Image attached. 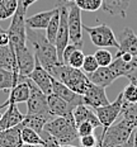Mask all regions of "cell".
Returning <instances> with one entry per match:
<instances>
[{"instance_id": "1", "label": "cell", "mask_w": 137, "mask_h": 147, "mask_svg": "<svg viewBox=\"0 0 137 147\" xmlns=\"http://www.w3.org/2000/svg\"><path fill=\"white\" fill-rule=\"evenodd\" d=\"M27 41L30 42L33 47L34 57L39 61L46 70H51L53 66L61 63L57 56V50L46 37V33L39 29H27Z\"/></svg>"}, {"instance_id": "2", "label": "cell", "mask_w": 137, "mask_h": 147, "mask_svg": "<svg viewBox=\"0 0 137 147\" xmlns=\"http://www.w3.org/2000/svg\"><path fill=\"white\" fill-rule=\"evenodd\" d=\"M48 72L52 78L61 81L80 95H84L88 89L90 88V85L93 84L83 70L75 69V67L65 65V63H59V65L53 66L51 70H48Z\"/></svg>"}, {"instance_id": "3", "label": "cell", "mask_w": 137, "mask_h": 147, "mask_svg": "<svg viewBox=\"0 0 137 147\" xmlns=\"http://www.w3.org/2000/svg\"><path fill=\"white\" fill-rule=\"evenodd\" d=\"M43 129H46L50 134L60 142V145H71L79 138L78 128L74 115L71 117H53L47 124L45 125Z\"/></svg>"}, {"instance_id": "4", "label": "cell", "mask_w": 137, "mask_h": 147, "mask_svg": "<svg viewBox=\"0 0 137 147\" xmlns=\"http://www.w3.org/2000/svg\"><path fill=\"white\" fill-rule=\"evenodd\" d=\"M26 11L27 9L23 7V4L19 1L17 10L11 18V23L7 29L10 42V46L13 50H18L27 46V24H26Z\"/></svg>"}, {"instance_id": "5", "label": "cell", "mask_w": 137, "mask_h": 147, "mask_svg": "<svg viewBox=\"0 0 137 147\" xmlns=\"http://www.w3.org/2000/svg\"><path fill=\"white\" fill-rule=\"evenodd\" d=\"M133 131H135V128L130 125L124 119L121 118L117 123L114 122L108 128H103L100 136H102L103 143L107 147H114L126 142L132 136Z\"/></svg>"}, {"instance_id": "6", "label": "cell", "mask_w": 137, "mask_h": 147, "mask_svg": "<svg viewBox=\"0 0 137 147\" xmlns=\"http://www.w3.org/2000/svg\"><path fill=\"white\" fill-rule=\"evenodd\" d=\"M83 29L86 30V33L90 37L91 43L95 47L99 48L114 47L117 50L119 48V43H118L114 32L107 24H99V26H94V27L83 24Z\"/></svg>"}, {"instance_id": "7", "label": "cell", "mask_w": 137, "mask_h": 147, "mask_svg": "<svg viewBox=\"0 0 137 147\" xmlns=\"http://www.w3.org/2000/svg\"><path fill=\"white\" fill-rule=\"evenodd\" d=\"M57 7L60 9V24H59V30H57V34H56V41H55V47L57 50L59 61L62 63V52L70 42L69 23H67L69 7H67V3H63L62 0H59V5Z\"/></svg>"}, {"instance_id": "8", "label": "cell", "mask_w": 137, "mask_h": 147, "mask_svg": "<svg viewBox=\"0 0 137 147\" xmlns=\"http://www.w3.org/2000/svg\"><path fill=\"white\" fill-rule=\"evenodd\" d=\"M29 86V96L27 100V114L36 113H51L47 104V95L29 78H26Z\"/></svg>"}, {"instance_id": "9", "label": "cell", "mask_w": 137, "mask_h": 147, "mask_svg": "<svg viewBox=\"0 0 137 147\" xmlns=\"http://www.w3.org/2000/svg\"><path fill=\"white\" fill-rule=\"evenodd\" d=\"M69 7V36L70 42L76 45L79 48L83 47V22H81V10L76 7L75 3H67Z\"/></svg>"}, {"instance_id": "10", "label": "cell", "mask_w": 137, "mask_h": 147, "mask_svg": "<svg viewBox=\"0 0 137 147\" xmlns=\"http://www.w3.org/2000/svg\"><path fill=\"white\" fill-rule=\"evenodd\" d=\"M122 105H123V96H122V93H119L113 103H109L95 109V114L103 128H108L117 121V118L121 115Z\"/></svg>"}, {"instance_id": "11", "label": "cell", "mask_w": 137, "mask_h": 147, "mask_svg": "<svg viewBox=\"0 0 137 147\" xmlns=\"http://www.w3.org/2000/svg\"><path fill=\"white\" fill-rule=\"evenodd\" d=\"M15 53V60H17V67H18V74H19V81H23L28 75L33 71L36 65V57L34 53L29 50L27 46L22 48L14 50Z\"/></svg>"}, {"instance_id": "12", "label": "cell", "mask_w": 137, "mask_h": 147, "mask_svg": "<svg viewBox=\"0 0 137 147\" xmlns=\"http://www.w3.org/2000/svg\"><path fill=\"white\" fill-rule=\"evenodd\" d=\"M28 78L43 91L46 95L52 94V76L39 63V61L37 59H36L34 69H33V71L28 75Z\"/></svg>"}, {"instance_id": "13", "label": "cell", "mask_w": 137, "mask_h": 147, "mask_svg": "<svg viewBox=\"0 0 137 147\" xmlns=\"http://www.w3.org/2000/svg\"><path fill=\"white\" fill-rule=\"evenodd\" d=\"M52 94L60 96L61 99H63L67 104H70L74 109L78 105H80V104H84L83 95L75 93L74 90H71L69 86H66V85L62 84L61 81L56 80L55 78H52Z\"/></svg>"}, {"instance_id": "14", "label": "cell", "mask_w": 137, "mask_h": 147, "mask_svg": "<svg viewBox=\"0 0 137 147\" xmlns=\"http://www.w3.org/2000/svg\"><path fill=\"white\" fill-rule=\"evenodd\" d=\"M83 102L85 105L90 107L93 109H97L99 107L109 104V100L105 94V88L91 84L90 88L86 90V93L83 95Z\"/></svg>"}, {"instance_id": "15", "label": "cell", "mask_w": 137, "mask_h": 147, "mask_svg": "<svg viewBox=\"0 0 137 147\" xmlns=\"http://www.w3.org/2000/svg\"><path fill=\"white\" fill-rule=\"evenodd\" d=\"M29 96V86L28 82L24 79L23 81H19L15 86H13L9 90L8 99L3 104H0V110L7 108L10 104H18V103H26Z\"/></svg>"}, {"instance_id": "16", "label": "cell", "mask_w": 137, "mask_h": 147, "mask_svg": "<svg viewBox=\"0 0 137 147\" xmlns=\"http://www.w3.org/2000/svg\"><path fill=\"white\" fill-rule=\"evenodd\" d=\"M47 104L53 117H71L72 112H74V108L70 104H67L63 99H61L60 96L55 95V94L47 95Z\"/></svg>"}, {"instance_id": "17", "label": "cell", "mask_w": 137, "mask_h": 147, "mask_svg": "<svg viewBox=\"0 0 137 147\" xmlns=\"http://www.w3.org/2000/svg\"><path fill=\"white\" fill-rule=\"evenodd\" d=\"M86 75L93 84L99 85V86H103V88L112 85L115 79H118L115 76V74L113 72V70L109 66H99L94 72L86 74Z\"/></svg>"}, {"instance_id": "18", "label": "cell", "mask_w": 137, "mask_h": 147, "mask_svg": "<svg viewBox=\"0 0 137 147\" xmlns=\"http://www.w3.org/2000/svg\"><path fill=\"white\" fill-rule=\"evenodd\" d=\"M117 41L119 43L118 51L128 52L133 56H137V34L130 27H126L118 34Z\"/></svg>"}, {"instance_id": "19", "label": "cell", "mask_w": 137, "mask_h": 147, "mask_svg": "<svg viewBox=\"0 0 137 147\" xmlns=\"http://www.w3.org/2000/svg\"><path fill=\"white\" fill-rule=\"evenodd\" d=\"M23 119H24V115L18 109L17 104H10V105L7 107V110L1 115V119H0V131L15 127V125L22 123Z\"/></svg>"}, {"instance_id": "20", "label": "cell", "mask_w": 137, "mask_h": 147, "mask_svg": "<svg viewBox=\"0 0 137 147\" xmlns=\"http://www.w3.org/2000/svg\"><path fill=\"white\" fill-rule=\"evenodd\" d=\"M20 128L22 124L8 129L0 131V147H22L23 141L20 136Z\"/></svg>"}, {"instance_id": "21", "label": "cell", "mask_w": 137, "mask_h": 147, "mask_svg": "<svg viewBox=\"0 0 137 147\" xmlns=\"http://www.w3.org/2000/svg\"><path fill=\"white\" fill-rule=\"evenodd\" d=\"M0 67L11 71L15 78L18 79V82H19V74H18L15 53H14V50L9 45L0 46Z\"/></svg>"}, {"instance_id": "22", "label": "cell", "mask_w": 137, "mask_h": 147, "mask_svg": "<svg viewBox=\"0 0 137 147\" xmlns=\"http://www.w3.org/2000/svg\"><path fill=\"white\" fill-rule=\"evenodd\" d=\"M57 9H59V7H56L55 9H51V10L41 11V13H37V14L32 15V17L27 18V19H26L27 28L46 30L48 23H50V20H51V18H52L53 14L57 11Z\"/></svg>"}, {"instance_id": "23", "label": "cell", "mask_w": 137, "mask_h": 147, "mask_svg": "<svg viewBox=\"0 0 137 147\" xmlns=\"http://www.w3.org/2000/svg\"><path fill=\"white\" fill-rule=\"evenodd\" d=\"M53 118V115L51 113H36V114H26L24 119L22 122V125L24 127H29L32 129H34L36 132L41 133L43 131L45 125L47 124V122H50Z\"/></svg>"}, {"instance_id": "24", "label": "cell", "mask_w": 137, "mask_h": 147, "mask_svg": "<svg viewBox=\"0 0 137 147\" xmlns=\"http://www.w3.org/2000/svg\"><path fill=\"white\" fill-rule=\"evenodd\" d=\"M72 115H74L76 125L83 123V122H90L91 124H94L95 128L100 127V122L98 117H97L95 112H93L90 109V107L85 105V104H80V105L76 107L74 112H72Z\"/></svg>"}, {"instance_id": "25", "label": "cell", "mask_w": 137, "mask_h": 147, "mask_svg": "<svg viewBox=\"0 0 137 147\" xmlns=\"http://www.w3.org/2000/svg\"><path fill=\"white\" fill-rule=\"evenodd\" d=\"M130 0H103L102 9L109 15H118L126 18Z\"/></svg>"}, {"instance_id": "26", "label": "cell", "mask_w": 137, "mask_h": 147, "mask_svg": "<svg viewBox=\"0 0 137 147\" xmlns=\"http://www.w3.org/2000/svg\"><path fill=\"white\" fill-rule=\"evenodd\" d=\"M121 117H122V119H124L127 123L130 125H132L136 129V127H137V103L123 102Z\"/></svg>"}, {"instance_id": "27", "label": "cell", "mask_w": 137, "mask_h": 147, "mask_svg": "<svg viewBox=\"0 0 137 147\" xmlns=\"http://www.w3.org/2000/svg\"><path fill=\"white\" fill-rule=\"evenodd\" d=\"M20 136H22L23 143H26V145H41L42 146V143H43L41 134L29 127L22 125V128H20Z\"/></svg>"}, {"instance_id": "28", "label": "cell", "mask_w": 137, "mask_h": 147, "mask_svg": "<svg viewBox=\"0 0 137 147\" xmlns=\"http://www.w3.org/2000/svg\"><path fill=\"white\" fill-rule=\"evenodd\" d=\"M18 84V79L9 70L0 67V91H9Z\"/></svg>"}, {"instance_id": "29", "label": "cell", "mask_w": 137, "mask_h": 147, "mask_svg": "<svg viewBox=\"0 0 137 147\" xmlns=\"http://www.w3.org/2000/svg\"><path fill=\"white\" fill-rule=\"evenodd\" d=\"M19 5V0H0V20L11 18Z\"/></svg>"}, {"instance_id": "30", "label": "cell", "mask_w": 137, "mask_h": 147, "mask_svg": "<svg viewBox=\"0 0 137 147\" xmlns=\"http://www.w3.org/2000/svg\"><path fill=\"white\" fill-rule=\"evenodd\" d=\"M59 24H60V9H57V11L53 14V17L51 18L50 23H48L47 28H46V37H47V39L52 45H55V41H56Z\"/></svg>"}, {"instance_id": "31", "label": "cell", "mask_w": 137, "mask_h": 147, "mask_svg": "<svg viewBox=\"0 0 137 147\" xmlns=\"http://www.w3.org/2000/svg\"><path fill=\"white\" fill-rule=\"evenodd\" d=\"M74 3L80 10L93 13V11H97L102 8L103 0H74Z\"/></svg>"}, {"instance_id": "32", "label": "cell", "mask_w": 137, "mask_h": 147, "mask_svg": "<svg viewBox=\"0 0 137 147\" xmlns=\"http://www.w3.org/2000/svg\"><path fill=\"white\" fill-rule=\"evenodd\" d=\"M121 93H122V96H123V102L137 103V85L136 84L130 82Z\"/></svg>"}, {"instance_id": "33", "label": "cell", "mask_w": 137, "mask_h": 147, "mask_svg": "<svg viewBox=\"0 0 137 147\" xmlns=\"http://www.w3.org/2000/svg\"><path fill=\"white\" fill-rule=\"evenodd\" d=\"M84 59H85V55H84V52L81 51V48H76V50L70 55L66 65H69L71 67H75V69H81L83 62H84Z\"/></svg>"}, {"instance_id": "34", "label": "cell", "mask_w": 137, "mask_h": 147, "mask_svg": "<svg viewBox=\"0 0 137 147\" xmlns=\"http://www.w3.org/2000/svg\"><path fill=\"white\" fill-rule=\"evenodd\" d=\"M97 61H98V65L99 66H109L113 61V56L109 51H107L105 48H100L94 53Z\"/></svg>"}, {"instance_id": "35", "label": "cell", "mask_w": 137, "mask_h": 147, "mask_svg": "<svg viewBox=\"0 0 137 147\" xmlns=\"http://www.w3.org/2000/svg\"><path fill=\"white\" fill-rule=\"evenodd\" d=\"M98 67H99L98 61H97V59H95V56H94V55H85L83 66H81V70H83L85 74L94 72L97 69H98Z\"/></svg>"}, {"instance_id": "36", "label": "cell", "mask_w": 137, "mask_h": 147, "mask_svg": "<svg viewBox=\"0 0 137 147\" xmlns=\"http://www.w3.org/2000/svg\"><path fill=\"white\" fill-rule=\"evenodd\" d=\"M39 134H41L42 141H43V143H42V147H61L59 141L55 138L52 134L48 133L46 129H43Z\"/></svg>"}, {"instance_id": "37", "label": "cell", "mask_w": 137, "mask_h": 147, "mask_svg": "<svg viewBox=\"0 0 137 147\" xmlns=\"http://www.w3.org/2000/svg\"><path fill=\"white\" fill-rule=\"evenodd\" d=\"M76 128H78L79 138H80L81 136H86V134L94 133V129H95L94 124H91L90 122H83V123H80V124L76 125Z\"/></svg>"}, {"instance_id": "38", "label": "cell", "mask_w": 137, "mask_h": 147, "mask_svg": "<svg viewBox=\"0 0 137 147\" xmlns=\"http://www.w3.org/2000/svg\"><path fill=\"white\" fill-rule=\"evenodd\" d=\"M97 143H98V138H95L94 133L80 137V145H81V147H95Z\"/></svg>"}, {"instance_id": "39", "label": "cell", "mask_w": 137, "mask_h": 147, "mask_svg": "<svg viewBox=\"0 0 137 147\" xmlns=\"http://www.w3.org/2000/svg\"><path fill=\"white\" fill-rule=\"evenodd\" d=\"M76 48H79L78 46L76 45H74V43H71V45H67L65 47V50H63V52H62V63H67V60H69V57H70V55L72 53V52H74Z\"/></svg>"}, {"instance_id": "40", "label": "cell", "mask_w": 137, "mask_h": 147, "mask_svg": "<svg viewBox=\"0 0 137 147\" xmlns=\"http://www.w3.org/2000/svg\"><path fill=\"white\" fill-rule=\"evenodd\" d=\"M10 42V38H9V34L7 30H1L0 32V46H7Z\"/></svg>"}, {"instance_id": "41", "label": "cell", "mask_w": 137, "mask_h": 147, "mask_svg": "<svg viewBox=\"0 0 137 147\" xmlns=\"http://www.w3.org/2000/svg\"><path fill=\"white\" fill-rule=\"evenodd\" d=\"M114 147H135V145H133V133H132V136H131L124 143H121V145L114 146Z\"/></svg>"}, {"instance_id": "42", "label": "cell", "mask_w": 137, "mask_h": 147, "mask_svg": "<svg viewBox=\"0 0 137 147\" xmlns=\"http://www.w3.org/2000/svg\"><path fill=\"white\" fill-rule=\"evenodd\" d=\"M19 1L23 4V7H24V8L28 9V8L30 7V5L34 4V3H36V1H38V0H19Z\"/></svg>"}, {"instance_id": "43", "label": "cell", "mask_w": 137, "mask_h": 147, "mask_svg": "<svg viewBox=\"0 0 137 147\" xmlns=\"http://www.w3.org/2000/svg\"><path fill=\"white\" fill-rule=\"evenodd\" d=\"M133 145H135V147H137V127L133 131Z\"/></svg>"}, {"instance_id": "44", "label": "cell", "mask_w": 137, "mask_h": 147, "mask_svg": "<svg viewBox=\"0 0 137 147\" xmlns=\"http://www.w3.org/2000/svg\"><path fill=\"white\" fill-rule=\"evenodd\" d=\"M95 147H107V146L104 145V143H103L102 136H100V137H99V138H98V143H97V146H95Z\"/></svg>"}, {"instance_id": "45", "label": "cell", "mask_w": 137, "mask_h": 147, "mask_svg": "<svg viewBox=\"0 0 137 147\" xmlns=\"http://www.w3.org/2000/svg\"><path fill=\"white\" fill-rule=\"evenodd\" d=\"M22 147H42L41 145H26V143H23Z\"/></svg>"}, {"instance_id": "46", "label": "cell", "mask_w": 137, "mask_h": 147, "mask_svg": "<svg viewBox=\"0 0 137 147\" xmlns=\"http://www.w3.org/2000/svg\"><path fill=\"white\" fill-rule=\"evenodd\" d=\"M61 147H78V146H72V145H62Z\"/></svg>"}, {"instance_id": "47", "label": "cell", "mask_w": 137, "mask_h": 147, "mask_svg": "<svg viewBox=\"0 0 137 147\" xmlns=\"http://www.w3.org/2000/svg\"><path fill=\"white\" fill-rule=\"evenodd\" d=\"M63 3H74V0H62Z\"/></svg>"}, {"instance_id": "48", "label": "cell", "mask_w": 137, "mask_h": 147, "mask_svg": "<svg viewBox=\"0 0 137 147\" xmlns=\"http://www.w3.org/2000/svg\"><path fill=\"white\" fill-rule=\"evenodd\" d=\"M1 30H4V28H3V27L0 26V32H1Z\"/></svg>"}]
</instances>
